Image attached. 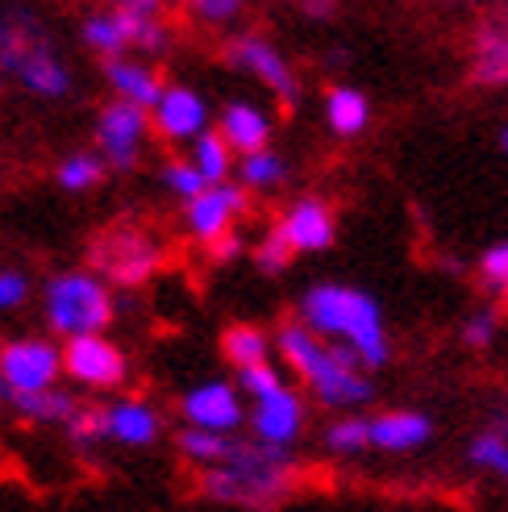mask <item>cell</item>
I'll return each instance as SVG.
<instances>
[{
	"label": "cell",
	"instance_id": "836d02e7",
	"mask_svg": "<svg viewBox=\"0 0 508 512\" xmlns=\"http://www.w3.org/2000/svg\"><path fill=\"white\" fill-rule=\"evenodd\" d=\"M467 458H471L475 467H484V471H492V475L508 479V438H504L500 429L479 433V438L471 442V450H467Z\"/></svg>",
	"mask_w": 508,
	"mask_h": 512
},
{
	"label": "cell",
	"instance_id": "7402d4cb",
	"mask_svg": "<svg viewBox=\"0 0 508 512\" xmlns=\"http://www.w3.org/2000/svg\"><path fill=\"white\" fill-rule=\"evenodd\" d=\"M17 84H21L25 92L42 96V100H59V96H67V88H71V71H67L63 59L55 55V42L42 46V50H34V55L25 59V67L17 71Z\"/></svg>",
	"mask_w": 508,
	"mask_h": 512
},
{
	"label": "cell",
	"instance_id": "603a6c76",
	"mask_svg": "<svg viewBox=\"0 0 508 512\" xmlns=\"http://www.w3.org/2000/svg\"><path fill=\"white\" fill-rule=\"evenodd\" d=\"M325 121L338 138H359L367 130V121H371V100L350 84L329 88L325 92Z\"/></svg>",
	"mask_w": 508,
	"mask_h": 512
},
{
	"label": "cell",
	"instance_id": "277c9868",
	"mask_svg": "<svg viewBox=\"0 0 508 512\" xmlns=\"http://www.w3.org/2000/svg\"><path fill=\"white\" fill-rule=\"evenodd\" d=\"M42 317L50 334L71 342V338L105 334L117 317V300L96 271H59L42 288Z\"/></svg>",
	"mask_w": 508,
	"mask_h": 512
},
{
	"label": "cell",
	"instance_id": "ee69618b",
	"mask_svg": "<svg viewBox=\"0 0 508 512\" xmlns=\"http://www.w3.org/2000/svg\"><path fill=\"white\" fill-rule=\"evenodd\" d=\"M500 150H504V155H508V125H504V134H500Z\"/></svg>",
	"mask_w": 508,
	"mask_h": 512
},
{
	"label": "cell",
	"instance_id": "8992f818",
	"mask_svg": "<svg viewBox=\"0 0 508 512\" xmlns=\"http://www.w3.org/2000/svg\"><path fill=\"white\" fill-rule=\"evenodd\" d=\"M159 263H163V250L150 234H142V229H109V234L92 246L96 275L117 288H142L146 279L159 271Z\"/></svg>",
	"mask_w": 508,
	"mask_h": 512
},
{
	"label": "cell",
	"instance_id": "5bb4252c",
	"mask_svg": "<svg viewBox=\"0 0 508 512\" xmlns=\"http://www.w3.org/2000/svg\"><path fill=\"white\" fill-rule=\"evenodd\" d=\"M242 209H246V192L234 188V184H217V188H209L205 196L192 200L188 209H184L188 234H192L196 242L213 246L217 238L230 234V225H234V217H238Z\"/></svg>",
	"mask_w": 508,
	"mask_h": 512
},
{
	"label": "cell",
	"instance_id": "f546056e",
	"mask_svg": "<svg viewBox=\"0 0 508 512\" xmlns=\"http://www.w3.org/2000/svg\"><path fill=\"white\" fill-rule=\"evenodd\" d=\"M284 175H288V163L275 155V150H259V155H246L238 163V179H242V188H254V192H271L284 184Z\"/></svg>",
	"mask_w": 508,
	"mask_h": 512
},
{
	"label": "cell",
	"instance_id": "8fae6325",
	"mask_svg": "<svg viewBox=\"0 0 508 512\" xmlns=\"http://www.w3.org/2000/svg\"><path fill=\"white\" fill-rule=\"evenodd\" d=\"M225 59H230L238 71L254 75L267 92H275L284 105H296L300 100V80L296 71L288 67V59L267 42V38H254V34H238L230 46H225Z\"/></svg>",
	"mask_w": 508,
	"mask_h": 512
},
{
	"label": "cell",
	"instance_id": "cb8c5ba5",
	"mask_svg": "<svg viewBox=\"0 0 508 512\" xmlns=\"http://www.w3.org/2000/svg\"><path fill=\"white\" fill-rule=\"evenodd\" d=\"M271 350H275V338L267 334V329L250 325V321H238L221 334V354L225 363H234L238 371L246 367H259V363H271Z\"/></svg>",
	"mask_w": 508,
	"mask_h": 512
},
{
	"label": "cell",
	"instance_id": "74e56055",
	"mask_svg": "<svg viewBox=\"0 0 508 512\" xmlns=\"http://www.w3.org/2000/svg\"><path fill=\"white\" fill-rule=\"evenodd\" d=\"M30 300V279L13 267H0V313H17Z\"/></svg>",
	"mask_w": 508,
	"mask_h": 512
},
{
	"label": "cell",
	"instance_id": "2e32d148",
	"mask_svg": "<svg viewBox=\"0 0 508 512\" xmlns=\"http://www.w3.org/2000/svg\"><path fill=\"white\" fill-rule=\"evenodd\" d=\"M42 46H50V34H46V25L34 13H25L17 5L0 9V71L17 75L25 67V59H30L34 50H42Z\"/></svg>",
	"mask_w": 508,
	"mask_h": 512
},
{
	"label": "cell",
	"instance_id": "f6af8a7d",
	"mask_svg": "<svg viewBox=\"0 0 508 512\" xmlns=\"http://www.w3.org/2000/svg\"><path fill=\"white\" fill-rule=\"evenodd\" d=\"M496 21H500V25H508V5H504V9L496 13Z\"/></svg>",
	"mask_w": 508,
	"mask_h": 512
},
{
	"label": "cell",
	"instance_id": "44dd1931",
	"mask_svg": "<svg viewBox=\"0 0 508 512\" xmlns=\"http://www.w3.org/2000/svg\"><path fill=\"white\" fill-rule=\"evenodd\" d=\"M80 396H71L63 388H50V392H34V396H9V413L30 421V425H55L67 429V421L80 413Z\"/></svg>",
	"mask_w": 508,
	"mask_h": 512
},
{
	"label": "cell",
	"instance_id": "60d3db41",
	"mask_svg": "<svg viewBox=\"0 0 508 512\" xmlns=\"http://www.w3.org/2000/svg\"><path fill=\"white\" fill-rule=\"evenodd\" d=\"M209 254H213V263H230V259H238V254H242V238L238 234H225V238H217L209 246Z\"/></svg>",
	"mask_w": 508,
	"mask_h": 512
},
{
	"label": "cell",
	"instance_id": "1f68e13d",
	"mask_svg": "<svg viewBox=\"0 0 508 512\" xmlns=\"http://www.w3.org/2000/svg\"><path fill=\"white\" fill-rule=\"evenodd\" d=\"M63 433H67V442L75 450H92L100 442H109L105 438V404H80V413L67 421Z\"/></svg>",
	"mask_w": 508,
	"mask_h": 512
},
{
	"label": "cell",
	"instance_id": "c3c4849f",
	"mask_svg": "<svg viewBox=\"0 0 508 512\" xmlns=\"http://www.w3.org/2000/svg\"><path fill=\"white\" fill-rule=\"evenodd\" d=\"M504 309H508V292H504Z\"/></svg>",
	"mask_w": 508,
	"mask_h": 512
},
{
	"label": "cell",
	"instance_id": "30bf717a",
	"mask_svg": "<svg viewBox=\"0 0 508 512\" xmlns=\"http://www.w3.org/2000/svg\"><path fill=\"white\" fill-rule=\"evenodd\" d=\"M304 425H309V408H304V396L284 383L279 392L263 396V400H250V438L263 442V446H275V450H292L300 442Z\"/></svg>",
	"mask_w": 508,
	"mask_h": 512
},
{
	"label": "cell",
	"instance_id": "83f0119b",
	"mask_svg": "<svg viewBox=\"0 0 508 512\" xmlns=\"http://www.w3.org/2000/svg\"><path fill=\"white\" fill-rule=\"evenodd\" d=\"M80 38H84V46L96 50V55L105 59V63L125 59V50H130V42H125L121 25H117V17H113V9H109V13H88L84 25H80Z\"/></svg>",
	"mask_w": 508,
	"mask_h": 512
},
{
	"label": "cell",
	"instance_id": "9a60e30c",
	"mask_svg": "<svg viewBox=\"0 0 508 512\" xmlns=\"http://www.w3.org/2000/svg\"><path fill=\"white\" fill-rule=\"evenodd\" d=\"M434 438V421L417 408H388V413L371 417V450L384 454H413Z\"/></svg>",
	"mask_w": 508,
	"mask_h": 512
},
{
	"label": "cell",
	"instance_id": "d590c367",
	"mask_svg": "<svg viewBox=\"0 0 508 512\" xmlns=\"http://www.w3.org/2000/svg\"><path fill=\"white\" fill-rule=\"evenodd\" d=\"M234 383H238V392H242L246 400H263V396H271V392L284 388V371H279L275 363H259V367L238 371Z\"/></svg>",
	"mask_w": 508,
	"mask_h": 512
},
{
	"label": "cell",
	"instance_id": "ba28073f",
	"mask_svg": "<svg viewBox=\"0 0 508 512\" xmlns=\"http://www.w3.org/2000/svg\"><path fill=\"white\" fill-rule=\"evenodd\" d=\"M180 417L188 429H209V433H225V438H238V429L250 421V408H246V396L238 392V383L205 379V383H192L180 396Z\"/></svg>",
	"mask_w": 508,
	"mask_h": 512
},
{
	"label": "cell",
	"instance_id": "f1b7e54d",
	"mask_svg": "<svg viewBox=\"0 0 508 512\" xmlns=\"http://www.w3.org/2000/svg\"><path fill=\"white\" fill-rule=\"evenodd\" d=\"M321 442L329 454H338V458H354V454H363L371 450V421L367 417H338V421H329L325 433H321Z\"/></svg>",
	"mask_w": 508,
	"mask_h": 512
},
{
	"label": "cell",
	"instance_id": "4316f807",
	"mask_svg": "<svg viewBox=\"0 0 508 512\" xmlns=\"http://www.w3.org/2000/svg\"><path fill=\"white\" fill-rule=\"evenodd\" d=\"M192 163H196V171L209 179V188H217V184H225L230 179V167H234V146L225 142L217 130H209V134H200L196 142H192V155H188Z\"/></svg>",
	"mask_w": 508,
	"mask_h": 512
},
{
	"label": "cell",
	"instance_id": "7a4b0ae2",
	"mask_svg": "<svg viewBox=\"0 0 508 512\" xmlns=\"http://www.w3.org/2000/svg\"><path fill=\"white\" fill-rule=\"evenodd\" d=\"M275 354L284 358V367L325 408L350 413V408H363L375 396L371 379H367V367L359 363V354L317 338L304 321H284L275 329Z\"/></svg>",
	"mask_w": 508,
	"mask_h": 512
},
{
	"label": "cell",
	"instance_id": "d4e9b609",
	"mask_svg": "<svg viewBox=\"0 0 508 512\" xmlns=\"http://www.w3.org/2000/svg\"><path fill=\"white\" fill-rule=\"evenodd\" d=\"M238 438H225V433H209V429H188L180 425L175 433V450H180L184 463H192L196 471H209V467H221L230 458Z\"/></svg>",
	"mask_w": 508,
	"mask_h": 512
},
{
	"label": "cell",
	"instance_id": "4dcf8cb0",
	"mask_svg": "<svg viewBox=\"0 0 508 512\" xmlns=\"http://www.w3.org/2000/svg\"><path fill=\"white\" fill-rule=\"evenodd\" d=\"M105 171H109L105 159L80 150V155H67V159L59 163L55 179H59V188H67V192H88V188H96L100 179H105Z\"/></svg>",
	"mask_w": 508,
	"mask_h": 512
},
{
	"label": "cell",
	"instance_id": "ffe728a7",
	"mask_svg": "<svg viewBox=\"0 0 508 512\" xmlns=\"http://www.w3.org/2000/svg\"><path fill=\"white\" fill-rule=\"evenodd\" d=\"M105 80L117 92V100H130V105H138L146 113L155 109L163 100V92H167V84L146 63H138V59H113V63H105Z\"/></svg>",
	"mask_w": 508,
	"mask_h": 512
},
{
	"label": "cell",
	"instance_id": "ac0fdd59",
	"mask_svg": "<svg viewBox=\"0 0 508 512\" xmlns=\"http://www.w3.org/2000/svg\"><path fill=\"white\" fill-rule=\"evenodd\" d=\"M217 134L230 142L238 155H259V150H271V117L263 109L246 105V100H230V105L221 109V121H217Z\"/></svg>",
	"mask_w": 508,
	"mask_h": 512
},
{
	"label": "cell",
	"instance_id": "484cf974",
	"mask_svg": "<svg viewBox=\"0 0 508 512\" xmlns=\"http://www.w3.org/2000/svg\"><path fill=\"white\" fill-rule=\"evenodd\" d=\"M117 25H121V34L125 42H130L134 50H142V55H163V50L171 46V34H167V25L159 17H146V13H130V9H113Z\"/></svg>",
	"mask_w": 508,
	"mask_h": 512
},
{
	"label": "cell",
	"instance_id": "d6986e66",
	"mask_svg": "<svg viewBox=\"0 0 508 512\" xmlns=\"http://www.w3.org/2000/svg\"><path fill=\"white\" fill-rule=\"evenodd\" d=\"M471 75L484 88H508V25H500L496 17H488L475 30Z\"/></svg>",
	"mask_w": 508,
	"mask_h": 512
},
{
	"label": "cell",
	"instance_id": "e575fe53",
	"mask_svg": "<svg viewBox=\"0 0 508 512\" xmlns=\"http://www.w3.org/2000/svg\"><path fill=\"white\" fill-rule=\"evenodd\" d=\"M296 259V250H292V242H288V234L284 229H271V234L254 246V267H259L263 275H279V271H288V263Z\"/></svg>",
	"mask_w": 508,
	"mask_h": 512
},
{
	"label": "cell",
	"instance_id": "4fadbf2b",
	"mask_svg": "<svg viewBox=\"0 0 508 512\" xmlns=\"http://www.w3.org/2000/svg\"><path fill=\"white\" fill-rule=\"evenodd\" d=\"M150 130L167 142H196L200 134H209V105L205 96L184 88V84H167L163 100L150 109Z\"/></svg>",
	"mask_w": 508,
	"mask_h": 512
},
{
	"label": "cell",
	"instance_id": "7bdbcfd3",
	"mask_svg": "<svg viewBox=\"0 0 508 512\" xmlns=\"http://www.w3.org/2000/svg\"><path fill=\"white\" fill-rule=\"evenodd\" d=\"M113 9H130V13L159 17V13H163V0H113Z\"/></svg>",
	"mask_w": 508,
	"mask_h": 512
},
{
	"label": "cell",
	"instance_id": "e0dca14e",
	"mask_svg": "<svg viewBox=\"0 0 508 512\" xmlns=\"http://www.w3.org/2000/svg\"><path fill=\"white\" fill-rule=\"evenodd\" d=\"M279 229L288 234V242H292L296 254H321V250L334 246V234H338L334 213H329L317 196L296 200L292 209H288V217L279 221Z\"/></svg>",
	"mask_w": 508,
	"mask_h": 512
},
{
	"label": "cell",
	"instance_id": "ab89813d",
	"mask_svg": "<svg viewBox=\"0 0 508 512\" xmlns=\"http://www.w3.org/2000/svg\"><path fill=\"white\" fill-rule=\"evenodd\" d=\"M188 5L200 21H209V25H225V21H234L242 13V0H188Z\"/></svg>",
	"mask_w": 508,
	"mask_h": 512
},
{
	"label": "cell",
	"instance_id": "f35d334b",
	"mask_svg": "<svg viewBox=\"0 0 508 512\" xmlns=\"http://www.w3.org/2000/svg\"><path fill=\"white\" fill-rule=\"evenodd\" d=\"M492 338H496V313H488V309L471 313L467 325H463V342H467L471 350H484Z\"/></svg>",
	"mask_w": 508,
	"mask_h": 512
},
{
	"label": "cell",
	"instance_id": "3957f363",
	"mask_svg": "<svg viewBox=\"0 0 508 512\" xmlns=\"http://www.w3.org/2000/svg\"><path fill=\"white\" fill-rule=\"evenodd\" d=\"M300 317L313 329L317 338L346 346L359 354V363L367 371H379L392 358L388 346V329H384V313L371 292L363 288H350V284H313L309 292L300 296Z\"/></svg>",
	"mask_w": 508,
	"mask_h": 512
},
{
	"label": "cell",
	"instance_id": "d6a6232c",
	"mask_svg": "<svg viewBox=\"0 0 508 512\" xmlns=\"http://www.w3.org/2000/svg\"><path fill=\"white\" fill-rule=\"evenodd\" d=\"M163 184L180 196L184 204H192V200H200L209 192V179L196 171V163L192 159H167V167H163Z\"/></svg>",
	"mask_w": 508,
	"mask_h": 512
},
{
	"label": "cell",
	"instance_id": "8d00e7d4",
	"mask_svg": "<svg viewBox=\"0 0 508 512\" xmlns=\"http://www.w3.org/2000/svg\"><path fill=\"white\" fill-rule=\"evenodd\" d=\"M479 279H484L488 288L508 292V242H496L484 250V259H479Z\"/></svg>",
	"mask_w": 508,
	"mask_h": 512
},
{
	"label": "cell",
	"instance_id": "6da1fadb",
	"mask_svg": "<svg viewBox=\"0 0 508 512\" xmlns=\"http://www.w3.org/2000/svg\"><path fill=\"white\" fill-rule=\"evenodd\" d=\"M300 483V463L292 450H275L254 438H238L221 467L196 471V488L209 504L242 508V512H271L279 508Z\"/></svg>",
	"mask_w": 508,
	"mask_h": 512
},
{
	"label": "cell",
	"instance_id": "bcb514c9",
	"mask_svg": "<svg viewBox=\"0 0 508 512\" xmlns=\"http://www.w3.org/2000/svg\"><path fill=\"white\" fill-rule=\"evenodd\" d=\"M5 408H9V396H5V388H0V413H5Z\"/></svg>",
	"mask_w": 508,
	"mask_h": 512
},
{
	"label": "cell",
	"instance_id": "5b68a950",
	"mask_svg": "<svg viewBox=\"0 0 508 512\" xmlns=\"http://www.w3.org/2000/svg\"><path fill=\"white\" fill-rule=\"evenodd\" d=\"M63 346L50 338H9L0 342V388L5 396H34L59 388Z\"/></svg>",
	"mask_w": 508,
	"mask_h": 512
},
{
	"label": "cell",
	"instance_id": "52a82bcc",
	"mask_svg": "<svg viewBox=\"0 0 508 512\" xmlns=\"http://www.w3.org/2000/svg\"><path fill=\"white\" fill-rule=\"evenodd\" d=\"M63 375L84 392H117L130 379V358L105 334L71 338L63 342Z\"/></svg>",
	"mask_w": 508,
	"mask_h": 512
},
{
	"label": "cell",
	"instance_id": "7c38bea8",
	"mask_svg": "<svg viewBox=\"0 0 508 512\" xmlns=\"http://www.w3.org/2000/svg\"><path fill=\"white\" fill-rule=\"evenodd\" d=\"M105 438L121 450H150L163 438V413L142 396H117L105 404Z\"/></svg>",
	"mask_w": 508,
	"mask_h": 512
},
{
	"label": "cell",
	"instance_id": "b9f144b4",
	"mask_svg": "<svg viewBox=\"0 0 508 512\" xmlns=\"http://www.w3.org/2000/svg\"><path fill=\"white\" fill-rule=\"evenodd\" d=\"M334 9H338V0H300V13L309 21H329Z\"/></svg>",
	"mask_w": 508,
	"mask_h": 512
},
{
	"label": "cell",
	"instance_id": "7dc6e473",
	"mask_svg": "<svg viewBox=\"0 0 508 512\" xmlns=\"http://www.w3.org/2000/svg\"><path fill=\"white\" fill-rule=\"evenodd\" d=\"M500 433H504V438H508V417H504V425H500Z\"/></svg>",
	"mask_w": 508,
	"mask_h": 512
},
{
	"label": "cell",
	"instance_id": "9c48e42d",
	"mask_svg": "<svg viewBox=\"0 0 508 512\" xmlns=\"http://www.w3.org/2000/svg\"><path fill=\"white\" fill-rule=\"evenodd\" d=\"M150 134V113L130 105V100H113L96 117V155L113 171H134L142 159V142Z\"/></svg>",
	"mask_w": 508,
	"mask_h": 512
}]
</instances>
